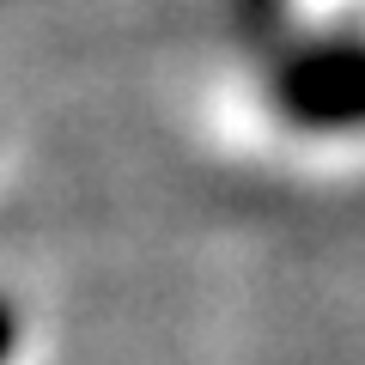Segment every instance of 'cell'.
I'll list each match as a JSON object with an SVG mask.
<instances>
[{
	"label": "cell",
	"instance_id": "6da1fadb",
	"mask_svg": "<svg viewBox=\"0 0 365 365\" xmlns=\"http://www.w3.org/2000/svg\"><path fill=\"white\" fill-rule=\"evenodd\" d=\"M274 98L299 128H365V43H323L280 67Z\"/></svg>",
	"mask_w": 365,
	"mask_h": 365
},
{
	"label": "cell",
	"instance_id": "7a4b0ae2",
	"mask_svg": "<svg viewBox=\"0 0 365 365\" xmlns=\"http://www.w3.org/2000/svg\"><path fill=\"white\" fill-rule=\"evenodd\" d=\"M13 341H19V323H13V311H6V304H0V359H6V353H13Z\"/></svg>",
	"mask_w": 365,
	"mask_h": 365
}]
</instances>
